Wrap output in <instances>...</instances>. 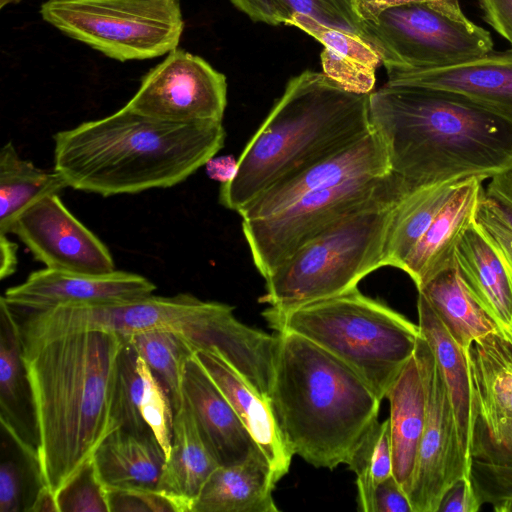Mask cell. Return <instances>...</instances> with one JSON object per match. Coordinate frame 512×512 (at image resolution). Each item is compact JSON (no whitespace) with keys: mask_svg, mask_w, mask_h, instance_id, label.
I'll return each mask as SVG.
<instances>
[{"mask_svg":"<svg viewBox=\"0 0 512 512\" xmlns=\"http://www.w3.org/2000/svg\"><path fill=\"white\" fill-rule=\"evenodd\" d=\"M29 512H59L57 499L46 486L38 492Z\"/></svg>","mask_w":512,"mask_h":512,"instance_id":"51","label":"cell"},{"mask_svg":"<svg viewBox=\"0 0 512 512\" xmlns=\"http://www.w3.org/2000/svg\"><path fill=\"white\" fill-rule=\"evenodd\" d=\"M476 222L493 240L512 267V233L482 203L477 210Z\"/></svg>","mask_w":512,"mask_h":512,"instance_id":"44","label":"cell"},{"mask_svg":"<svg viewBox=\"0 0 512 512\" xmlns=\"http://www.w3.org/2000/svg\"><path fill=\"white\" fill-rule=\"evenodd\" d=\"M418 326L437 362L453 407L465 457L472 463L478 412L465 350L453 339L426 297L418 292Z\"/></svg>","mask_w":512,"mask_h":512,"instance_id":"25","label":"cell"},{"mask_svg":"<svg viewBox=\"0 0 512 512\" xmlns=\"http://www.w3.org/2000/svg\"><path fill=\"white\" fill-rule=\"evenodd\" d=\"M109 512L173 511L172 503L158 490L104 489Z\"/></svg>","mask_w":512,"mask_h":512,"instance_id":"40","label":"cell"},{"mask_svg":"<svg viewBox=\"0 0 512 512\" xmlns=\"http://www.w3.org/2000/svg\"><path fill=\"white\" fill-rule=\"evenodd\" d=\"M42 19L120 62L167 55L184 31L179 0H47Z\"/></svg>","mask_w":512,"mask_h":512,"instance_id":"9","label":"cell"},{"mask_svg":"<svg viewBox=\"0 0 512 512\" xmlns=\"http://www.w3.org/2000/svg\"><path fill=\"white\" fill-rule=\"evenodd\" d=\"M369 115L409 192L512 168V121L451 92L386 83L370 93Z\"/></svg>","mask_w":512,"mask_h":512,"instance_id":"2","label":"cell"},{"mask_svg":"<svg viewBox=\"0 0 512 512\" xmlns=\"http://www.w3.org/2000/svg\"><path fill=\"white\" fill-rule=\"evenodd\" d=\"M181 386L199 431L219 466L244 462L261 451L194 353L184 364Z\"/></svg>","mask_w":512,"mask_h":512,"instance_id":"19","label":"cell"},{"mask_svg":"<svg viewBox=\"0 0 512 512\" xmlns=\"http://www.w3.org/2000/svg\"><path fill=\"white\" fill-rule=\"evenodd\" d=\"M369 95L344 90L323 72L291 78L238 158L219 202L238 214L274 183L372 130Z\"/></svg>","mask_w":512,"mask_h":512,"instance_id":"6","label":"cell"},{"mask_svg":"<svg viewBox=\"0 0 512 512\" xmlns=\"http://www.w3.org/2000/svg\"><path fill=\"white\" fill-rule=\"evenodd\" d=\"M122 336L135 348L164 387L174 412L178 410L183 400V367L195 352L190 341L178 333L159 330Z\"/></svg>","mask_w":512,"mask_h":512,"instance_id":"33","label":"cell"},{"mask_svg":"<svg viewBox=\"0 0 512 512\" xmlns=\"http://www.w3.org/2000/svg\"><path fill=\"white\" fill-rule=\"evenodd\" d=\"M286 25L296 26L324 46L323 73L344 90L358 94L373 91L375 71L382 61L367 41L356 34L326 28L300 17L292 18Z\"/></svg>","mask_w":512,"mask_h":512,"instance_id":"29","label":"cell"},{"mask_svg":"<svg viewBox=\"0 0 512 512\" xmlns=\"http://www.w3.org/2000/svg\"><path fill=\"white\" fill-rule=\"evenodd\" d=\"M59 512H109L104 489L90 461L57 496Z\"/></svg>","mask_w":512,"mask_h":512,"instance_id":"39","label":"cell"},{"mask_svg":"<svg viewBox=\"0 0 512 512\" xmlns=\"http://www.w3.org/2000/svg\"><path fill=\"white\" fill-rule=\"evenodd\" d=\"M126 106L175 123L222 121L227 106L226 76L202 57L177 47L141 78Z\"/></svg>","mask_w":512,"mask_h":512,"instance_id":"13","label":"cell"},{"mask_svg":"<svg viewBox=\"0 0 512 512\" xmlns=\"http://www.w3.org/2000/svg\"><path fill=\"white\" fill-rule=\"evenodd\" d=\"M277 480L260 451L244 462L218 466L196 498L191 512H277L272 492Z\"/></svg>","mask_w":512,"mask_h":512,"instance_id":"27","label":"cell"},{"mask_svg":"<svg viewBox=\"0 0 512 512\" xmlns=\"http://www.w3.org/2000/svg\"><path fill=\"white\" fill-rule=\"evenodd\" d=\"M0 418L2 430L38 458V434L32 389L23 359L19 320L0 299Z\"/></svg>","mask_w":512,"mask_h":512,"instance_id":"21","label":"cell"},{"mask_svg":"<svg viewBox=\"0 0 512 512\" xmlns=\"http://www.w3.org/2000/svg\"><path fill=\"white\" fill-rule=\"evenodd\" d=\"M124 338L104 330L24 340L44 485L56 497L118 429L113 416Z\"/></svg>","mask_w":512,"mask_h":512,"instance_id":"1","label":"cell"},{"mask_svg":"<svg viewBox=\"0 0 512 512\" xmlns=\"http://www.w3.org/2000/svg\"><path fill=\"white\" fill-rule=\"evenodd\" d=\"M218 466L183 397L174 412L171 450L157 490L172 503L175 512H191L203 485Z\"/></svg>","mask_w":512,"mask_h":512,"instance_id":"24","label":"cell"},{"mask_svg":"<svg viewBox=\"0 0 512 512\" xmlns=\"http://www.w3.org/2000/svg\"><path fill=\"white\" fill-rule=\"evenodd\" d=\"M262 316L274 331L298 334L340 359L380 400L420 337L418 325L358 287L291 310L268 307Z\"/></svg>","mask_w":512,"mask_h":512,"instance_id":"7","label":"cell"},{"mask_svg":"<svg viewBox=\"0 0 512 512\" xmlns=\"http://www.w3.org/2000/svg\"><path fill=\"white\" fill-rule=\"evenodd\" d=\"M482 203L512 233V194L495 178L484 189Z\"/></svg>","mask_w":512,"mask_h":512,"instance_id":"46","label":"cell"},{"mask_svg":"<svg viewBox=\"0 0 512 512\" xmlns=\"http://www.w3.org/2000/svg\"><path fill=\"white\" fill-rule=\"evenodd\" d=\"M418 292L426 297L465 352L476 339L500 329L470 293L455 265L440 272Z\"/></svg>","mask_w":512,"mask_h":512,"instance_id":"31","label":"cell"},{"mask_svg":"<svg viewBox=\"0 0 512 512\" xmlns=\"http://www.w3.org/2000/svg\"><path fill=\"white\" fill-rule=\"evenodd\" d=\"M11 233L48 269L83 274L116 270L107 246L66 208L58 194L30 205Z\"/></svg>","mask_w":512,"mask_h":512,"instance_id":"14","label":"cell"},{"mask_svg":"<svg viewBox=\"0 0 512 512\" xmlns=\"http://www.w3.org/2000/svg\"><path fill=\"white\" fill-rule=\"evenodd\" d=\"M466 179H451L415 189L396 204L387 232L384 266L401 270L434 218Z\"/></svg>","mask_w":512,"mask_h":512,"instance_id":"30","label":"cell"},{"mask_svg":"<svg viewBox=\"0 0 512 512\" xmlns=\"http://www.w3.org/2000/svg\"><path fill=\"white\" fill-rule=\"evenodd\" d=\"M364 21L376 19L383 11L411 3H434L450 9L461 10L459 0H354Z\"/></svg>","mask_w":512,"mask_h":512,"instance_id":"47","label":"cell"},{"mask_svg":"<svg viewBox=\"0 0 512 512\" xmlns=\"http://www.w3.org/2000/svg\"><path fill=\"white\" fill-rule=\"evenodd\" d=\"M155 290L149 279L127 271L83 274L45 268L6 289L1 298L14 310L34 312L66 304L126 302L151 295Z\"/></svg>","mask_w":512,"mask_h":512,"instance_id":"15","label":"cell"},{"mask_svg":"<svg viewBox=\"0 0 512 512\" xmlns=\"http://www.w3.org/2000/svg\"><path fill=\"white\" fill-rule=\"evenodd\" d=\"M16 243L11 241L5 234H0V279L3 280L12 276L17 269Z\"/></svg>","mask_w":512,"mask_h":512,"instance_id":"50","label":"cell"},{"mask_svg":"<svg viewBox=\"0 0 512 512\" xmlns=\"http://www.w3.org/2000/svg\"><path fill=\"white\" fill-rule=\"evenodd\" d=\"M402 198L354 212L310 238L264 278L259 302L286 311L358 287L384 267L388 227Z\"/></svg>","mask_w":512,"mask_h":512,"instance_id":"8","label":"cell"},{"mask_svg":"<svg viewBox=\"0 0 512 512\" xmlns=\"http://www.w3.org/2000/svg\"><path fill=\"white\" fill-rule=\"evenodd\" d=\"M91 461L103 489L157 490L166 454L152 431L118 428L99 444Z\"/></svg>","mask_w":512,"mask_h":512,"instance_id":"26","label":"cell"},{"mask_svg":"<svg viewBox=\"0 0 512 512\" xmlns=\"http://www.w3.org/2000/svg\"><path fill=\"white\" fill-rule=\"evenodd\" d=\"M478 3L483 19L512 47V0H478Z\"/></svg>","mask_w":512,"mask_h":512,"instance_id":"45","label":"cell"},{"mask_svg":"<svg viewBox=\"0 0 512 512\" xmlns=\"http://www.w3.org/2000/svg\"><path fill=\"white\" fill-rule=\"evenodd\" d=\"M372 512H412L408 496L393 474L375 487Z\"/></svg>","mask_w":512,"mask_h":512,"instance_id":"41","label":"cell"},{"mask_svg":"<svg viewBox=\"0 0 512 512\" xmlns=\"http://www.w3.org/2000/svg\"><path fill=\"white\" fill-rule=\"evenodd\" d=\"M138 368L144 381L142 415L167 458L171 450L174 409L164 387L140 356Z\"/></svg>","mask_w":512,"mask_h":512,"instance_id":"38","label":"cell"},{"mask_svg":"<svg viewBox=\"0 0 512 512\" xmlns=\"http://www.w3.org/2000/svg\"><path fill=\"white\" fill-rule=\"evenodd\" d=\"M237 165L238 160L232 155H215L205 164L206 174L210 179L224 184L234 177Z\"/></svg>","mask_w":512,"mask_h":512,"instance_id":"49","label":"cell"},{"mask_svg":"<svg viewBox=\"0 0 512 512\" xmlns=\"http://www.w3.org/2000/svg\"><path fill=\"white\" fill-rule=\"evenodd\" d=\"M24 340H45L67 333L104 330L120 335L170 331L186 337L195 352L211 351L225 360L259 394L269 398L277 334L239 321L234 307L189 293L148 295L109 304H66L42 311L18 312Z\"/></svg>","mask_w":512,"mask_h":512,"instance_id":"4","label":"cell"},{"mask_svg":"<svg viewBox=\"0 0 512 512\" xmlns=\"http://www.w3.org/2000/svg\"><path fill=\"white\" fill-rule=\"evenodd\" d=\"M364 40L387 74L443 68L493 50L491 34L461 10L422 2L393 7L364 21Z\"/></svg>","mask_w":512,"mask_h":512,"instance_id":"10","label":"cell"},{"mask_svg":"<svg viewBox=\"0 0 512 512\" xmlns=\"http://www.w3.org/2000/svg\"><path fill=\"white\" fill-rule=\"evenodd\" d=\"M481 506L471 478H462L446 491L438 512H477Z\"/></svg>","mask_w":512,"mask_h":512,"instance_id":"42","label":"cell"},{"mask_svg":"<svg viewBox=\"0 0 512 512\" xmlns=\"http://www.w3.org/2000/svg\"><path fill=\"white\" fill-rule=\"evenodd\" d=\"M415 355L426 395V420L409 488L412 512H438L446 491L471 478L472 463L464 455L449 394L435 357L421 336Z\"/></svg>","mask_w":512,"mask_h":512,"instance_id":"12","label":"cell"},{"mask_svg":"<svg viewBox=\"0 0 512 512\" xmlns=\"http://www.w3.org/2000/svg\"><path fill=\"white\" fill-rule=\"evenodd\" d=\"M274 5L280 24L300 17L364 39V20L354 0H274Z\"/></svg>","mask_w":512,"mask_h":512,"instance_id":"36","label":"cell"},{"mask_svg":"<svg viewBox=\"0 0 512 512\" xmlns=\"http://www.w3.org/2000/svg\"><path fill=\"white\" fill-rule=\"evenodd\" d=\"M346 465L356 475L359 510L372 512L375 487L393 474L389 418L374 421L354 447Z\"/></svg>","mask_w":512,"mask_h":512,"instance_id":"34","label":"cell"},{"mask_svg":"<svg viewBox=\"0 0 512 512\" xmlns=\"http://www.w3.org/2000/svg\"><path fill=\"white\" fill-rule=\"evenodd\" d=\"M276 334L269 402L286 446L316 468L346 464L382 400L325 349L295 333Z\"/></svg>","mask_w":512,"mask_h":512,"instance_id":"5","label":"cell"},{"mask_svg":"<svg viewBox=\"0 0 512 512\" xmlns=\"http://www.w3.org/2000/svg\"><path fill=\"white\" fill-rule=\"evenodd\" d=\"M512 194V168L507 172L493 177Z\"/></svg>","mask_w":512,"mask_h":512,"instance_id":"52","label":"cell"},{"mask_svg":"<svg viewBox=\"0 0 512 512\" xmlns=\"http://www.w3.org/2000/svg\"><path fill=\"white\" fill-rule=\"evenodd\" d=\"M20 2H21V0H0V8L3 9L8 5H15Z\"/></svg>","mask_w":512,"mask_h":512,"instance_id":"53","label":"cell"},{"mask_svg":"<svg viewBox=\"0 0 512 512\" xmlns=\"http://www.w3.org/2000/svg\"><path fill=\"white\" fill-rule=\"evenodd\" d=\"M138 357L135 348L124 338L118 359L113 416L117 428L144 433L152 430L142 415L144 381Z\"/></svg>","mask_w":512,"mask_h":512,"instance_id":"35","label":"cell"},{"mask_svg":"<svg viewBox=\"0 0 512 512\" xmlns=\"http://www.w3.org/2000/svg\"><path fill=\"white\" fill-rule=\"evenodd\" d=\"M45 486L38 458L21 448L20 456H8L0 465V512H29L38 492Z\"/></svg>","mask_w":512,"mask_h":512,"instance_id":"37","label":"cell"},{"mask_svg":"<svg viewBox=\"0 0 512 512\" xmlns=\"http://www.w3.org/2000/svg\"><path fill=\"white\" fill-rule=\"evenodd\" d=\"M385 148L373 130L346 148L294 171L274 183L240 213L242 220L267 217L328 185L390 173Z\"/></svg>","mask_w":512,"mask_h":512,"instance_id":"16","label":"cell"},{"mask_svg":"<svg viewBox=\"0 0 512 512\" xmlns=\"http://www.w3.org/2000/svg\"><path fill=\"white\" fill-rule=\"evenodd\" d=\"M54 170L75 190L104 197L175 186L224 146L222 121L175 123L126 105L54 135Z\"/></svg>","mask_w":512,"mask_h":512,"instance_id":"3","label":"cell"},{"mask_svg":"<svg viewBox=\"0 0 512 512\" xmlns=\"http://www.w3.org/2000/svg\"><path fill=\"white\" fill-rule=\"evenodd\" d=\"M472 459L512 467V451L493 443L479 419L475 426Z\"/></svg>","mask_w":512,"mask_h":512,"instance_id":"43","label":"cell"},{"mask_svg":"<svg viewBox=\"0 0 512 512\" xmlns=\"http://www.w3.org/2000/svg\"><path fill=\"white\" fill-rule=\"evenodd\" d=\"M409 191L392 172L318 188L267 217L242 220L253 263L266 278L297 248L336 221Z\"/></svg>","mask_w":512,"mask_h":512,"instance_id":"11","label":"cell"},{"mask_svg":"<svg viewBox=\"0 0 512 512\" xmlns=\"http://www.w3.org/2000/svg\"><path fill=\"white\" fill-rule=\"evenodd\" d=\"M464 284L497 326L512 332V267L476 220L455 249Z\"/></svg>","mask_w":512,"mask_h":512,"instance_id":"22","label":"cell"},{"mask_svg":"<svg viewBox=\"0 0 512 512\" xmlns=\"http://www.w3.org/2000/svg\"><path fill=\"white\" fill-rule=\"evenodd\" d=\"M387 83L451 92L512 121V49L443 68L387 74Z\"/></svg>","mask_w":512,"mask_h":512,"instance_id":"18","label":"cell"},{"mask_svg":"<svg viewBox=\"0 0 512 512\" xmlns=\"http://www.w3.org/2000/svg\"><path fill=\"white\" fill-rule=\"evenodd\" d=\"M465 353L478 419L493 443L512 451V332H491Z\"/></svg>","mask_w":512,"mask_h":512,"instance_id":"17","label":"cell"},{"mask_svg":"<svg viewBox=\"0 0 512 512\" xmlns=\"http://www.w3.org/2000/svg\"><path fill=\"white\" fill-rule=\"evenodd\" d=\"M194 356L246 427L278 482L289 471L293 455L282 438L269 400L216 353L198 350Z\"/></svg>","mask_w":512,"mask_h":512,"instance_id":"23","label":"cell"},{"mask_svg":"<svg viewBox=\"0 0 512 512\" xmlns=\"http://www.w3.org/2000/svg\"><path fill=\"white\" fill-rule=\"evenodd\" d=\"M390 403L393 476L407 492L426 420V395L417 357L405 364L386 393Z\"/></svg>","mask_w":512,"mask_h":512,"instance_id":"28","label":"cell"},{"mask_svg":"<svg viewBox=\"0 0 512 512\" xmlns=\"http://www.w3.org/2000/svg\"><path fill=\"white\" fill-rule=\"evenodd\" d=\"M484 180L474 176L458 186L405 260L401 270L409 275L417 290L455 265L456 246L475 221Z\"/></svg>","mask_w":512,"mask_h":512,"instance_id":"20","label":"cell"},{"mask_svg":"<svg viewBox=\"0 0 512 512\" xmlns=\"http://www.w3.org/2000/svg\"><path fill=\"white\" fill-rule=\"evenodd\" d=\"M61 175L22 159L12 142L0 152V234H9L19 215L30 205L67 188Z\"/></svg>","mask_w":512,"mask_h":512,"instance_id":"32","label":"cell"},{"mask_svg":"<svg viewBox=\"0 0 512 512\" xmlns=\"http://www.w3.org/2000/svg\"><path fill=\"white\" fill-rule=\"evenodd\" d=\"M231 3L241 12L245 13L251 20L265 24L280 25L274 0H230Z\"/></svg>","mask_w":512,"mask_h":512,"instance_id":"48","label":"cell"}]
</instances>
